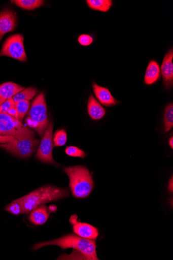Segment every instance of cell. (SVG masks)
<instances>
[{
  "label": "cell",
  "mask_w": 173,
  "mask_h": 260,
  "mask_svg": "<svg viewBox=\"0 0 173 260\" xmlns=\"http://www.w3.org/2000/svg\"><path fill=\"white\" fill-rule=\"evenodd\" d=\"M69 196L70 191L67 188L45 185L18 200L22 206L23 214H29L34 209L40 205L56 202Z\"/></svg>",
  "instance_id": "obj_1"
},
{
  "label": "cell",
  "mask_w": 173,
  "mask_h": 260,
  "mask_svg": "<svg viewBox=\"0 0 173 260\" xmlns=\"http://www.w3.org/2000/svg\"><path fill=\"white\" fill-rule=\"evenodd\" d=\"M48 245L57 246L62 249L72 248L81 253L86 259H98L95 241L82 238L76 234H70L56 240L37 243L34 245L33 250L36 251Z\"/></svg>",
  "instance_id": "obj_2"
},
{
  "label": "cell",
  "mask_w": 173,
  "mask_h": 260,
  "mask_svg": "<svg viewBox=\"0 0 173 260\" xmlns=\"http://www.w3.org/2000/svg\"><path fill=\"white\" fill-rule=\"evenodd\" d=\"M63 171L68 177L72 196L78 199L88 197L94 187L93 177L88 169L84 166H74L65 168Z\"/></svg>",
  "instance_id": "obj_3"
},
{
  "label": "cell",
  "mask_w": 173,
  "mask_h": 260,
  "mask_svg": "<svg viewBox=\"0 0 173 260\" xmlns=\"http://www.w3.org/2000/svg\"><path fill=\"white\" fill-rule=\"evenodd\" d=\"M27 124L33 128L42 138L47 129L49 122L45 97L44 92H41L33 102L28 117Z\"/></svg>",
  "instance_id": "obj_4"
},
{
  "label": "cell",
  "mask_w": 173,
  "mask_h": 260,
  "mask_svg": "<svg viewBox=\"0 0 173 260\" xmlns=\"http://www.w3.org/2000/svg\"><path fill=\"white\" fill-rule=\"evenodd\" d=\"M40 143V140L34 137H23L15 138L10 143L0 145V147L18 157L27 158L36 152Z\"/></svg>",
  "instance_id": "obj_5"
},
{
  "label": "cell",
  "mask_w": 173,
  "mask_h": 260,
  "mask_svg": "<svg viewBox=\"0 0 173 260\" xmlns=\"http://www.w3.org/2000/svg\"><path fill=\"white\" fill-rule=\"evenodd\" d=\"M0 136L20 138L34 137L35 133L16 118L7 113H0Z\"/></svg>",
  "instance_id": "obj_6"
},
{
  "label": "cell",
  "mask_w": 173,
  "mask_h": 260,
  "mask_svg": "<svg viewBox=\"0 0 173 260\" xmlns=\"http://www.w3.org/2000/svg\"><path fill=\"white\" fill-rule=\"evenodd\" d=\"M23 42L24 38L21 34L10 37L3 45L0 57L8 56L20 61H26L28 58Z\"/></svg>",
  "instance_id": "obj_7"
},
{
  "label": "cell",
  "mask_w": 173,
  "mask_h": 260,
  "mask_svg": "<svg viewBox=\"0 0 173 260\" xmlns=\"http://www.w3.org/2000/svg\"><path fill=\"white\" fill-rule=\"evenodd\" d=\"M54 125L51 123L45 132L38 147L37 157L42 162L57 165L53 157Z\"/></svg>",
  "instance_id": "obj_8"
},
{
  "label": "cell",
  "mask_w": 173,
  "mask_h": 260,
  "mask_svg": "<svg viewBox=\"0 0 173 260\" xmlns=\"http://www.w3.org/2000/svg\"><path fill=\"white\" fill-rule=\"evenodd\" d=\"M77 219V216L74 215L70 220V223L73 225V230L74 233L86 239L95 240L97 238L98 231L96 228L88 223L78 222Z\"/></svg>",
  "instance_id": "obj_9"
},
{
  "label": "cell",
  "mask_w": 173,
  "mask_h": 260,
  "mask_svg": "<svg viewBox=\"0 0 173 260\" xmlns=\"http://www.w3.org/2000/svg\"><path fill=\"white\" fill-rule=\"evenodd\" d=\"M173 49H170L165 55L160 70L165 88L170 90L173 86Z\"/></svg>",
  "instance_id": "obj_10"
},
{
  "label": "cell",
  "mask_w": 173,
  "mask_h": 260,
  "mask_svg": "<svg viewBox=\"0 0 173 260\" xmlns=\"http://www.w3.org/2000/svg\"><path fill=\"white\" fill-rule=\"evenodd\" d=\"M16 25V16L14 11L6 10L0 13V41L6 34L13 31Z\"/></svg>",
  "instance_id": "obj_11"
},
{
  "label": "cell",
  "mask_w": 173,
  "mask_h": 260,
  "mask_svg": "<svg viewBox=\"0 0 173 260\" xmlns=\"http://www.w3.org/2000/svg\"><path fill=\"white\" fill-rule=\"evenodd\" d=\"M92 88L98 102L102 105L107 107H112L119 104V101L114 98L108 88L101 86L95 82H93Z\"/></svg>",
  "instance_id": "obj_12"
},
{
  "label": "cell",
  "mask_w": 173,
  "mask_h": 260,
  "mask_svg": "<svg viewBox=\"0 0 173 260\" xmlns=\"http://www.w3.org/2000/svg\"><path fill=\"white\" fill-rule=\"evenodd\" d=\"M24 89L25 88L13 82H6L0 85V106Z\"/></svg>",
  "instance_id": "obj_13"
},
{
  "label": "cell",
  "mask_w": 173,
  "mask_h": 260,
  "mask_svg": "<svg viewBox=\"0 0 173 260\" xmlns=\"http://www.w3.org/2000/svg\"><path fill=\"white\" fill-rule=\"evenodd\" d=\"M87 108L91 119L95 121L101 120L107 113L106 110L92 94L89 98Z\"/></svg>",
  "instance_id": "obj_14"
},
{
  "label": "cell",
  "mask_w": 173,
  "mask_h": 260,
  "mask_svg": "<svg viewBox=\"0 0 173 260\" xmlns=\"http://www.w3.org/2000/svg\"><path fill=\"white\" fill-rule=\"evenodd\" d=\"M161 70L159 63L152 60L148 63L144 77V83L146 85H152L156 83L160 78Z\"/></svg>",
  "instance_id": "obj_15"
},
{
  "label": "cell",
  "mask_w": 173,
  "mask_h": 260,
  "mask_svg": "<svg viewBox=\"0 0 173 260\" xmlns=\"http://www.w3.org/2000/svg\"><path fill=\"white\" fill-rule=\"evenodd\" d=\"M49 217V210L45 205H40L34 209L30 213L29 220L36 225L44 224Z\"/></svg>",
  "instance_id": "obj_16"
},
{
  "label": "cell",
  "mask_w": 173,
  "mask_h": 260,
  "mask_svg": "<svg viewBox=\"0 0 173 260\" xmlns=\"http://www.w3.org/2000/svg\"><path fill=\"white\" fill-rule=\"evenodd\" d=\"M86 3L91 10L102 12H108L113 6L112 0H87Z\"/></svg>",
  "instance_id": "obj_17"
},
{
  "label": "cell",
  "mask_w": 173,
  "mask_h": 260,
  "mask_svg": "<svg viewBox=\"0 0 173 260\" xmlns=\"http://www.w3.org/2000/svg\"><path fill=\"white\" fill-rule=\"evenodd\" d=\"M11 2L17 7L26 10L37 9L44 4V1L42 0H13Z\"/></svg>",
  "instance_id": "obj_18"
},
{
  "label": "cell",
  "mask_w": 173,
  "mask_h": 260,
  "mask_svg": "<svg viewBox=\"0 0 173 260\" xmlns=\"http://www.w3.org/2000/svg\"><path fill=\"white\" fill-rule=\"evenodd\" d=\"M38 90L37 88L30 87L19 91L12 98L15 103L22 101L31 100L37 94Z\"/></svg>",
  "instance_id": "obj_19"
},
{
  "label": "cell",
  "mask_w": 173,
  "mask_h": 260,
  "mask_svg": "<svg viewBox=\"0 0 173 260\" xmlns=\"http://www.w3.org/2000/svg\"><path fill=\"white\" fill-rule=\"evenodd\" d=\"M173 127V104H168L165 108L163 116L164 133H166Z\"/></svg>",
  "instance_id": "obj_20"
},
{
  "label": "cell",
  "mask_w": 173,
  "mask_h": 260,
  "mask_svg": "<svg viewBox=\"0 0 173 260\" xmlns=\"http://www.w3.org/2000/svg\"><path fill=\"white\" fill-rule=\"evenodd\" d=\"M30 103L28 101H22L15 103V107L18 113V120L20 121L23 119L29 111Z\"/></svg>",
  "instance_id": "obj_21"
},
{
  "label": "cell",
  "mask_w": 173,
  "mask_h": 260,
  "mask_svg": "<svg viewBox=\"0 0 173 260\" xmlns=\"http://www.w3.org/2000/svg\"><path fill=\"white\" fill-rule=\"evenodd\" d=\"M67 142V133L65 129H58L53 136L54 147L64 146Z\"/></svg>",
  "instance_id": "obj_22"
},
{
  "label": "cell",
  "mask_w": 173,
  "mask_h": 260,
  "mask_svg": "<svg viewBox=\"0 0 173 260\" xmlns=\"http://www.w3.org/2000/svg\"><path fill=\"white\" fill-rule=\"evenodd\" d=\"M5 210L15 216L23 214L22 206L18 199L9 204L5 208Z\"/></svg>",
  "instance_id": "obj_23"
},
{
  "label": "cell",
  "mask_w": 173,
  "mask_h": 260,
  "mask_svg": "<svg viewBox=\"0 0 173 260\" xmlns=\"http://www.w3.org/2000/svg\"><path fill=\"white\" fill-rule=\"evenodd\" d=\"M65 153L68 156L74 157L84 158L87 156L86 153L82 149L75 146H68L65 149Z\"/></svg>",
  "instance_id": "obj_24"
},
{
  "label": "cell",
  "mask_w": 173,
  "mask_h": 260,
  "mask_svg": "<svg viewBox=\"0 0 173 260\" xmlns=\"http://www.w3.org/2000/svg\"><path fill=\"white\" fill-rule=\"evenodd\" d=\"M15 103L14 102L13 99H10L4 103L3 105L0 106V113L8 114L9 111L15 107Z\"/></svg>",
  "instance_id": "obj_25"
},
{
  "label": "cell",
  "mask_w": 173,
  "mask_h": 260,
  "mask_svg": "<svg viewBox=\"0 0 173 260\" xmlns=\"http://www.w3.org/2000/svg\"><path fill=\"white\" fill-rule=\"evenodd\" d=\"M78 42L81 45L87 46L93 43V39L90 35L83 34L79 36Z\"/></svg>",
  "instance_id": "obj_26"
},
{
  "label": "cell",
  "mask_w": 173,
  "mask_h": 260,
  "mask_svg": "<svg viewBox=\"0 0 173 260\" xmlns=\"http://www.w3.org/2000/svg\"><path fill=\"white\" fill-rule=\"evenodd\" d=\"M14 139L15 138L14 137L0 136V144H4L10 143V142Z\"/></svg>",
  "instance_id": "obj_27"
},
{
  "label": "cell",
  "mask_w": 173,
  "mask_h": 260,
  "mask_svg": "<svg viewBox=\"0 0 173 260\" xmlns=\"http://www.w3.org/2000/svg\"><path fill=\"white\" fill-rule=\"evenodd\" d=\"M8 114L16 118V119L18 120V113L15 106L9 111Z\"/></svg>",
  "instance_id": "obj_28"
},
{
  "label": "cell",
  "mask_w": 173,
  "mask_h": 260,
  "mask_svg": "<svg viewBox=\"0 0 173 260\" xmlns=\"http://www.w3.org/2000/svg\"><path fill=\"white\" fill-rule=\"evenodd\" d=\"M168 188L169 191L172 192V191H173V178H172V177H171V179L169 181Z\"/></svg>",
  "instance_id": "obj_29"
},
{
  "label": "cell",
  "mask_w": 173,
  "mask_h": 260,
  "mask_svg": "<svg viewBox=\"0 0 173 260\" xmlns=\"http://www.w3.org/2000/svg\"><path fill=\"white\" fill-rule=\"evenodd\" d=\"M168 144L170 147L172 149H173V137L171 136L168 141Z\"/></svg>",
  "instance_id": "obj_30"
}]
</instances>
